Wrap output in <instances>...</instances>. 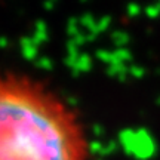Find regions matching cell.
I'll return each mask as SVG.
<instances>
[{
    "mask_svg": "<svg viewBox=\"0 0 160 160\" xmlns=\"http://www.w3.org/2000/svg\"><path fill=\"white\" fill-rule=\"evenodd\" d=\"M85 126L51 86L0 71V160H89Z\"/></svg>",
    "mask_w": 160,
    "mask_h": 160,
    "instance_id": "6da1fadb",
    "label": "cell"
}]
</instances>
